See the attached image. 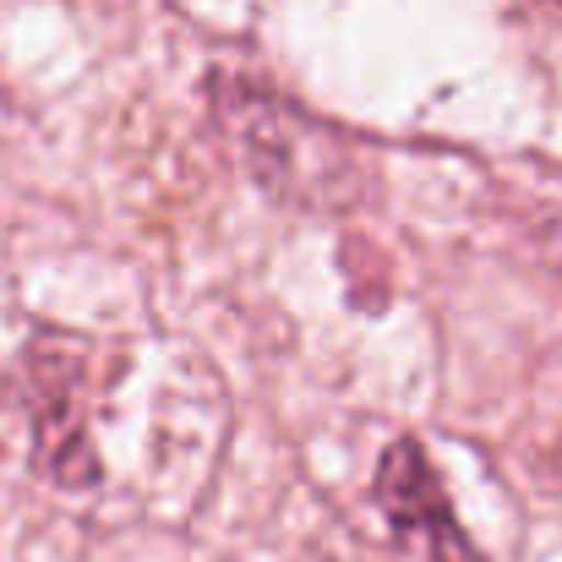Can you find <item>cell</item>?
<instances>
[{"instance_id": "obj_1", "label": "cell", "mask_w": 562, "mask_h": 562, "mask_svg": "<svg viewBox=\"0 0 562 562\" xmlns=\"http://www.w3.org/2000/svg\"><path fill=\"white\" fill-rule=\"evenodd\" d=\"M213 121L246 170V181L273 207L317 213V218H350L372 202V165L356 137L317 121L295 99L273 93L257 77L213 71L207 77Z\"/></svg>"}, {"instance_id": "obj_2", "label": "cell", "mask_w": 562, "mask_h": 562, "mask_svg": "<svg viewBox=\"0 0 562 562\" xmlns=\"http://www.w3.org/2000/svg\"><path fill=\"white\" fill-rule=\"evenodd\" d=\"M93 376H99V350L82 334L33 328L16 356V382L33 431V470L60 492H93L104 481L93 448Z\"/></svg>"}, {"instance_id": "obj_3", "label": "cell", "mask_w": 562, "mask_h": 562, "mask_svg": "<svg viewBox=\"0 0 562 562\" xmlns=\"http://www.w3.org/2000/svg\"><path fill=\"white\" fill-rule=\"evenodd\" d=\"M372 497L393 530V541L404 552H415L420 562H486L481 547L464 536L453 497L426 453L420 437H393L376 459L372 475Z\"/></svg>"}]
</instances>
